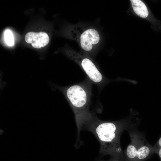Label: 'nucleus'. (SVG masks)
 <instances>
[{
    "label": "nucleus",
    "instance_id": "nucleus-1",
    "mask_svg": "<svg viewBox=\"0 0 161 161\" xmlns=\"http://www.w3.org/2000/svg\"><path fill=\"white\" fill-rule=\"evenodd\" d=\"M134 118L133 114L117 121H104L94 115L83 129L92 133L99 141L100 155L125 158L120 146V137L124 130L129 131L134 129L139 124L138 120H133Z\"/></svg>",
    "mask_w": 161,
    "mask_h": 161
},
{
    "label": "nucleus",
    "instance_id": "nucleus-2",
    "mask_svg": "<svg viewBox=\"0 0 161 161\" xmlns=\"http://www.w3.org/2000/svg\"><path fill=\"white\" fill-rule=\"evenodd\" d=\"M61 89L74 114L78 129L77 137L75 146L78 148L82 143L80 137V131L94 115L89 109L91 84L89 81L86 80Z\"/></svg>",
    "mask_w": 161,
    "mask_h": 161
},
{
    "label": "nucleus",
    "instance_id": "nucleus-3",
    "mask_svg": "<svg viewBox=\"0 0 161 161\" xmlns=\"http://www.w3.org/2000/svg\"><path fill=\"white\" fill-rule=\"evenodd\" d=\"M129 132L131 142L124 152L126 161H144L156 153L153 146L149 143L142 134L134 129Z\"/></svg>",
    "mask_w": 161,
    "mask_h": 161
},
{
    "label": "nucleus",
    "instance_id": "nucleus-4",
    "mask_svg": "<svg viewBox=\"0 0 161 161\" xmlns=\"http://www.w3.org/2000/svg\"><path fill=\"white\" fill-rule=\"evenodd\" d=\"M73 57L81 66L92 82L99 85L105 83L106 78L90 59L79 55Z\"/></svg>",
    "mask_w": 161,
    "mask_h": 161
},
{
    "label": "nucleus",
    "instance_id": "nucleus-5",
    "mask_svg": "<svg viewBox=\"0 0 161 161\" xmlns=\"http://www.w3.org/2000/svg\"><path fill=\"white\" fill-rule=\"evenodd\" d=\"M100 40V36L95 29L90 28L85 31L80 36V43L82 48L86 51H91L93 45L97 44Z\"/></svg>",
    "mask_w": 161,
    "mask_h": 161
},
{
    "label": "nucleus",
    "instance_id": "nucleus-6",
    "mask_svg": "<svg viewBox=\"0 0 161 161\" xmlns=\"http://www.w3.org/2000/svg\"><path fill=\"white\" fill-rule=\"evenodd\" d=\"M25 39L27 43L31 44L32 47L37 49L45 46L49 41V36L44 32H28L25 35Z\"/></svg>",
    "mask_w": 161,
    "mask_h": 161
},
{
    "label": "nucleus",
    "instance_id": "nucleus-7",
    "mask_svg": "<svg viewBox=\"0 0 161 161\" xmlns=\"http://www.w3.org/2000/svg\"><path fill=\"white\" fill-rule=\"evenodd\" d=\"M133 9L136 14L142 18H145L148 15V12L145 4L140 0H131Z\"/></svg>",
    "mask_w": 161,
    "mask_h": 161
},
{
    "label": "nucleus",
    "instance_id": "nucleus-8",
    "mask_svg": "<svg viewBox=\"0 0 161 161\" xmlns=\"http://www.w3.org/2000/svg\"><path fill=\"white\" fill-rule=\"evenodd\" d=\"M4 37L6 43L8 45L11 46L13 45L14 41L13 34L9 30H6L4 32Z\"/></svg>",
    "mask_w": 161,
    "mask_h": 161
},
{
    "label": "nucleus",
    "instance_id": "nucleus-9",
    "mask_svg": "<svg viewBox=\"0 0 161 161\" xmlns=\"http://www.w3.org/2000/svg\"><path fill=\"white\" fill-rule=\"evenodd\" d=\"M153 147L155 149L156 154L158 155L161 161V137Z\"/></svg>",
    "mask_w": 161,
    "mask_h": 161
},
{
    "label": "nucleus",
    "instance_id": "nucleus-10",
    "mask_svg": "<svg viewBox=\"0 0 161 161\" xmlns=\"http://www.w3.org/2000/svg\"><path fill=\"white\" fill-rule=\"evenodd\" d=\"M99 161H126L124 158H119L112 157L110 159L106 160H100Z\"/></svg>",
    "mask_w": 161,
    "mask_h": 161
}]
</instances>
